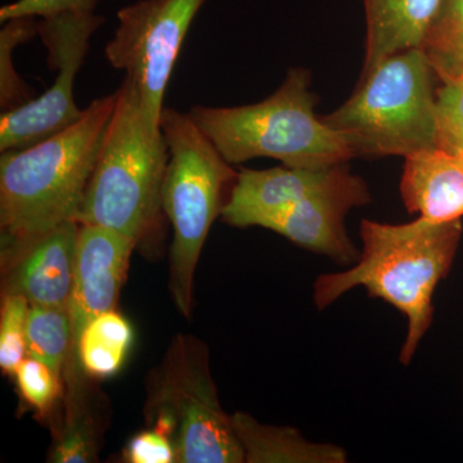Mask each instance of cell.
Segmentation results:
<instances>
[{
    "label": "cell",
    "instance_id": "6da1fadb",
    "mask_svg": "<svg viewBox=\"0 0 463 463\" xmlns=\"http://www.w3.org/2000/svg\"><path fill=\"white\" fill-rule=\"evenodd\" d=\"M116 91L94 99L78 121L0 157V258L8 272L36 241L76 222L114 114Z\"/></svg>",
    "mask_w": 463,
    "mask_h": 463
},
{
    "label": "cell",
    "instance_id": "7a4b0ae2",
    "mask_svg": "<svg viewBox=\"0 0 463 463\" xmlns=\"http://www.w3.org/2000/svg\"><path fill=\"white\" fill-rule=\"evenodd\" d=\"M461 236V219L437 223L419 218L405 224L364 219L358 260L344 272L322 274L316 279V307L326 309L358 286L392 304L407 318L399 361L408 365L430 328L432 297L453 263Z\"/></svg>",
    "mask_w": 463,
    "mask_h": 463
},
{
    "label": "cell",
    "instance_id": "3957f363",
    "mask_svg": "<svg viewBox=\"0 0 463 463\" xmlns=\"http://www.w3.org/2000/svg\"><path fill=\"white\" fill-rule=\"evenodd\" d=\"M116 94L114 114L76 222L114 230L138 243L164 215L161 192L169 149L132 80L125 78Z\"/></svg>",
    "mask_w": 463,
    "mask_h": 463
},
{
    "label": "cell",
    "instance_id": "277c9868",
    "mask_svg": "<svg viewBox=\"0 0 463 463\" xmlns=\"http://www.w3.org/2000/svg\"><path fill=\"white\" fill-rule=\"evenodd\" d=\"M310 72L292 67L267 99L237 108L196 105L188 114L225 161L276 158L288 167L321 169L355 157L340 133L315 112Z\"/></svg>",
    "mask_w": 463,
    "mask_h": 463
},
{
    "label": "cell",
    "instance_id": "5b68a950",
    "mask_svg": "<svg viewBox=\"0 0 463 463\" xmlns=\"http://www.w3.org/2000/svg\"><path fill=\"white\" fill-rule=\"evenodd\" d=\"M435 78L425 48L392 54L362 75L353 96L322 120L355 157H407L437 148Z\"/></svg>",
    "mask_w": 463,
    "mask_h": 463
},
{
    "label": "cell",
    "instance_id": "8992f818",
    "mask_svg": "<svg viewBox=\"0 0 463 463\" xmlns=\"http://www.w3.org/2000/svg\"><path fill=\"white\" fill-rule=\"evenodd\" d=\"M169 160L161 192L164 215L173 230L169 289L175 307L190 316L194 277L210 228L239 173L197 127L191 115L164 108L160 120Z\"/></svg>",
    "mask_w": 463,
    "mask_h": 463
},
{
    "label": "cell",
    "instance_id": "52a82bcc",
    "mask_svg": "<svg viewBox=\"0 0 463 463\" xmlns=\"http://www.w3.org/2000/svg\"><path fill=\"white\" fill-rule=\"evenodd\" d=\"M149 417L172 437L178 463H243L242 447L222 408L206 347L178 336L149 395Z\"/></svg>",
    "mask_w": 463,
    "mask_h": 463
},
{
    "label": "cell",
    "instance_id": "ba28073f",
    "mask_svg": "<svg viewBox=\"0 0 463 463\" xmlns=\"http://www.w3.org/2000/svg\"><path fill=\"white\" fill-rule=\"evenodd\" d=\"M205 2L138 0L118 12V25L106 44V60L132 80L146 111L157 124L183 42Z\"/></svg>",
    "mask_w": 463,
    "mask_h": 463
},
{
    "label": "cell",
    "instance_id": "9c48e42d",
    "mask_svg": "<svg viewBox=\"0 0 463 463\" xmlns=\"http://www.w3.org/2000/svg\"><path fill=\"white\" fill-rule=\"evenodd\" d=\"M94 12H66L41 17L38 35L47 50L53 84L42 96L0 116V152L24 149L53 136L83 115L76 106L74 85L94 33L103 25Z\"/></svg>",
    "mask_w": 463,
    "mask_h": 463
},
{
    "label": "cell",
    "instance_id": "30bf717a",
    "mask_svg": "<svg viewBox=\"0 0 463 463\" xmlns=\"http://www.w3.org/2000/svg\"><path fill=\"white\" fill-rule=\"evenodd\" d=\"M136 245L132 239L114 230L79 224L74 283L69 301L72 327L69 368L80 367L76 364V349L88 325L103 313L115 310Z\"/></svg>",
    "mask_w": 463,
    "mask_h": 463
},
{
    "label": "cell",
    "instance_id": "8fae6325",
    "mask_svg": "<svg viewBox=\"0 0 463 463\" xmlns=\"http://www.w3.org/2000/svg\"><path fill=\"white\" fill-rule=\"evenodd\" d=\"M370 201L367 183L350 173L334 187L277 213L265 222L263 228L337 263H355L361 254L347 236L345 216L353 207L364 206Z\"/></svg>",
    "mask_w": 463,
    "mask_h": 463
},
{
    "label": "cell",
    "instance_id": "7c38bea8",
    "mask_svg": "<svg viewBox=\"0 0 463 463\" xmlns=\"http://www.w3.org/2000/svg\"><path fill=\"white\" fill-rule=\"evenodd\" d=\"M349 174L346 164L321 169L283 165L268 170H241L222 210V219L232 227H263L277 213L334 187Z\"/></svg>",
    "mask_w": 463,
    "mask_h": 463
},
{
    "label": "cell",
    "instance_id": "4fadbf2b",
    "mask_svg": "<svg viewBox=\"0 0 463 463\" xmlns=\"http://www.w3.org/2000/svg\"><path fill=\"white\" fill-rule=\"evenodd\" d=\"M78 222L45 234L5 272V294H20L32 307H67L74 283Z\"/></svg>",
    "mask_w": 463,
    "mask_h": 463
},
{
    "label": "cell",
    "instance_id": "5bb4252c",
    "mask_svg": "<svg viewBox=\"0 0 463 463\" xmlns=\"http://www.w3.org/2000/svg\"><path fill=\"white\" fill-rule=\"evenodd\" d=\"M401 194L411 214L443 223L463 216V156L441 148L405 157Z\"/></svg>",
    "mask_w": 463,
    "mask_h": 463
},
{
    "label": "cell",
    "instance_id": "9a60e30c",
    "mask_svg": "<svg viewBox=\"0 0 463 463\" xmlns=\"http://www.w3.org/2000/svg\"><path fill=\"white\" fill-rule=\"evenodd\" d=\"M443 0H364L367 74L401 52L425 48Z\"/></svg>",
    "mask_w": 463,
    "mask_h": 463
},
{
    "label": "cell",
    "instance_id": "2e32d148",
    "mask_svg": "<svg viewBox=\"0 0 463 463\" xmlns=\"http://www.w3.org/2000/svg\"><path fill=\"white\" fill-rule=\"evenodd\" d=\"M232 417L249 463H344L345 450L334 444L313 443L292 428L263 425L248 413Z\"/></svg>",
    "mask_w": 463,
    "mask_h": 463
},
{
    "label": "cell",
    "instance_id": "e0dca14e",
    "mask_svg": "<svg viewBox=\"0 0 463 463\" xmlns=\"http://www.w3.org/2000/svg\"><path fill=\"white\" fill-rule=\"evenodd\" d=\"M133 330L123 316L103 313L81 334L76 349V364L94 379L114 376L132 346Z\"/></svg>",
    "mask_w": 463,
    "mask_h": 463
},
{
    "label": "cell",
    "instance_id": "ac0fdd59",
    "mask_svg": "<svg viewBox=\"0 0 463 463\" xmlns=\"http://www.w3.org/2000/svg\"><path fill=\"white\" fill-rule=\"evenodd\" d=\"M27 355L51 367L61 377L72 346V327L67 307H30Z\"/></svg>",
    "mask_w": 463,
    "mask_h": 463
},
{
    "label": "cell",
    "instance_id": "d6986e66",
    "mask_svg": "<svg viewBox=\"0 0 463 463\" xmlns=\"http://www.w3.org/2000/svg\"><path fill=\"white\" fill-rule=\"evenodd\" d=\"M36 17H14L5 21L0 32V108L9 111L33 99L32 90L14 69V54L21 44L38 35Z\"/></svg>",
    "mask_w": 463,
    "mask_h": 463
},
{
    "label": "cell",
    "instance_id": "ffe728a7",
    "mask_svg": "<svg viewBox=\"0 0 463 463\" xmlns=\"http://www.w3.org/2000/svg\"><path fill=\"white\" fill-rule=\"evenodd\" d=\"M65 428L57 438L51 453V462L90 463L97 459V439L93 421L88 410L78 401V392L70 388Z\"/></svg>",
    "mask_w": 463,
    "mask_h": 463
},
{
    "label": "cell",
    "instance_id": "44dd1931",
    "mask_svg": "<svg viewBox=\"0 0 463 463\" xmlns=\"http://www.w3.org/2000/svg\"><path fill=\"white\" fill-rule=\"evenodd\" d=\"M30 303L20 294L3 295L0 312V368L14 374L27 355V318Z\"/></svg>",
    "mask_w": 463,
    "mask_h": 463
},
{
    "label": "cell",
    "instance_id": "7402d4cb",
    "mask_svg": "<svg viewBox=\"0 0 463 463\" xmlns=\"http://www.w3.org/2000/svg\"><path fill=\"white\" fill-rule=\"evenodd\" d=\"M439 148L463 155V81H448L437 90Z\"/></svg>",
    "mask_w": 463,
    "mask_h": 463
},
{
    "label": "cell",
    "instance_id": "603a6c76",
    "mask_svg": "<svg viewBox=\"0 0 463 463\" xmlns=\"http://www.w3.org/2000/svg\"><path fill=\"white\" fill-rule=\"evenodd\" d=\"M18 390L24 399L39 413L45 414L53 407L60 394V376L38 359H24L14 371Z\"/></svg>",
    "mask_w": 463,
    "mask_h": 463
},
{
    "label": "cell",
    "instance_id": "cb8c5ba5",
    "mask_svg": "<svg viewBox=\"0 0 463 463\" xmlns=\"http://www.w3.org/2000/svg\"><path fill=\"white\" fill-rule=\"evenodd\" d=\"M125 459L130 463H174L176 450L172 437L155 426L134 437L125 448Z\"/></svg>",
    "mask_w": 463,
    "mask_h": 463
},
{
    "label": "cell",
    "instance_id": "d4e9b609",
    "mask_svg": "<svg viewBox=\"0 0 463 463\" xmlns=\"http://www.w3.org/2000/svg\"><path fill=\"white\" fill-rule=\"evenodd\" d=\"M99 0H17L0 8V21L14 17H48L66 12H94Z\"/></svg>",
    "mask_w": 463,
    "mask_h": 463
},
{
    "label": "cell",
    "instance_id": "484cf974",
    "mask_svg": "<svg viewBox=\"0 0 463 463\" xmlns=\"http://www.w3.org/2000/svg\"><path fill=\"white\" fill-rule=\"evenodd\" d=\"M425 51L441 83L463 81V33L429 43Z\"/></svg>",
    "mask_w": 463,
    "mask_h": 463
},
{
    "label": "cell",
    "instance_id": "4316f807",
    "mask_svg": "<svg viewBox=\"0 0 463 463\" xmlns=\"http://www.w3.org/2000/svg\"><path fill=\"white\" fill-rule=\"evenodd\" d=\"M463 33V0H443L428 43L441 41ZM425 45V47H426Z\"/></svg>",
    "mask_w": 463,
    "mask_h": 463
},
{
    "label": "cell",
    "instance_id": "83f0119b",
    "mask_svg": "<svg viewBox=\"0 0 463 463\" xmlns=\"http://www.w3.org/2000/svg\"><path fill=\"white\" fill-rule=\"evenodd\" d=\"M462 156H463V155H462Z\"/></svg>",
    "mask_w": 463,
    "mask_h": 463
}]
</instances>
